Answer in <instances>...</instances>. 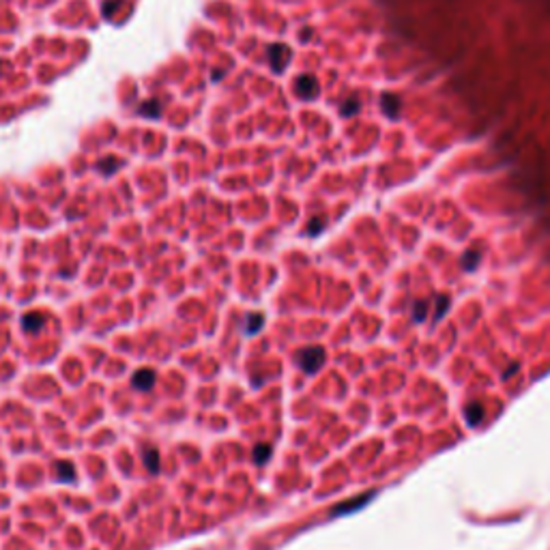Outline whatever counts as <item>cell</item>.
Listing matches in <instances>:
<instances>
[{"instance_id": "1", "label": "cell", "mask_w": 550, "mask_h": 550, "mask_svg": "<svg viewBox=\"0 0 550 550\" xmlns=\"http://www.w3.org/2000/svg\"><path fill=\"white\" fill-rule=\"evenodd\" d=\"M295 91L303 101H314L321 93V86H318V80H316L312 73H303V76H299L295 80Z\"/></svg>"}, {"instance_id": "2", "label": "cell", "mask_w": 550, "mask_h": 550, "mask_svg": "<svg viewBox=\"0 0 550 550\" xmlns=\"http://www.w3.org/2000/svg\"><path fill=\"white\" fill-rule=\"evenodd\" d=\"M290 58H292V52H290L288 45L273 43L271 47H269V65H271V69L275 73H282V69L288 67Z\"/></svg>"}, {"instance_id": "3", "label": "cell", "mask_w": 550, "mask_h": 550, "mask_svg": "<svg viewBox=\"0 0 550 550\" xmlns=\"http://www.w3.org/2000/svg\"><path fill=\"white\" fill-rule=\"evenodd\" d=\"M323 359H325V352H323L321 348L312 346V348H305V350L301 352L299 363L303 365V370H305V372H314V370H318V365L323 363Z\"/></svg>"}, {"instance_id": "4", "label": "cell", "mask_w": 550, "mask_h": 550, "mask_svg": "<svg viewBox=\"0 0 550 550\" xmlns=\"http://www.w3.org/2000/svg\"><path fill=\"white\" fill-rule=\"evenodd\" d=\"M155 385V372L153 370H140L133 374V387L140 391H149Z\"/></svg>"}, {"instance_id": "5", "label": "cell", "mask_w": 550, "mask_h": 550, "mask_svg": "<svg viewBox=\"0 0 550 550\" xmlns=\"http://www.w3.org/2000/svg\"><path fill=\"white\" fill-rule=\"evenodd\" d=\"M43 323H45V318H43L41 314L30 312V314H26V316H24L22 327H24V331H28V333H37V331H39V329L43 327Z\"/></svg>"}, {"instance_id": "6", "label": "cell", "mask_w": 550, "mask_h": 550, "mask_svg": "<svg viewBox=\"0 0 550 550\" xmlns=\"http://www.w3.org/2000/svg\"><path fill=\"white\" fill-rule=\"evenodd\" d=\"M144 464H146V469H149L151 473L159 471V451H157L155 447H146L144 449Z\"/></svg>"}, {"instance_id": "7", "label": "cell", "mask_w": 550, "mask_h": 550, "mask_svg": "<svg viewBox=\"0 0 550 550\" xmlns=\"http://www.w3.org/2000/svg\"><path fill=\"white\" fill-rule=\"evenodd\" d=\"M140 114H144V116H149V118H157L162 114V105H159V101H155V99H151L149 103H144L142 108H140Z\"/></svg>"}, {"instance_id": "8", "label": "cell", "mask_w": 550, "mask_h": 550, "mask_svg": "<svg viewBox=\"0 0 550 550\" xmlns=\"http://www.w3.org/2000/svg\"><path fill=\"white\" fill-rule=\"evenodd\" d=\"M56 471H58V480L60 482H73V477H76V475H73V467L69 462H60L56 467Z\"/></svg>"}, {"instance_id": "9", "label": "cell", "mask_w": 550, "mask_h": 550, "mask_svg": "<svg viewBox=\"0 0 550 550\" xmlns=\"http://www.w3.org/2000/svg\"><path fill=\"white\" fill-rule=\"evenodd\" d=\"M269 454H271V447L269 445H258L254 449V460H256V464H264L267 460H269Z\"/></svg>"}, {"instance_id": "10", "label": "cell", "mask_w": 550, "mask_h": 550, "mask_svg": "<svg viewBox=\"0 0 550 550\" xmlns=\"http://www.w3.org/2000/svg\"><path fill=\"white\" fill-rule=\"evenodd\" d=\"M262 327V316L260 314H254V316H250L247 318V327H245V333H256L258 331V329Z\"/></svg>"}]
</instances>
